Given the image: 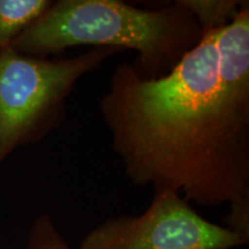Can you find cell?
<instances>
[{
  "instance_id": "obj_5",
  "label": "cell",
  "mask_w": 249,
  "mask_h": 249,
  "mask_svg": "<svg viewBox=\"0 0 249 249\" xmlns=\"http://www.w3.org/2000/svg\"><path fill=\"white\" fill-rule=\"evenodd\" d=\"M51 2L50 0H0V51L11 46Z\"/></svg>"
},
{
  "instance_id": "obj_1",
  "label": "cell",
  "mask_w": 249,
  "mask_h": 249,
  "mask_svg": "<svg viewBox=\"0 0 249 249\" xmlns=\"http://www.w3.org/2000/svg\"><path fill=\"white\" fill-rule=\"evenodd\" d=\"M99 110L134 185L227 203L226 227L249 239L248 1L166 75L144 80L118 65Z\"/></svg>"
},
{
  "instance_id": "obj_4",
  "label": "cell",
  "mask_w": 249,
  "mask_h": 249,
  "mask_svg": "<svg viewBox=\"0 0 249 249\" xmlns=\"http://www.w3.org/2000/svg\"><path fill=\"white\" fill-rule=\"evenodd\" d=\"M248 241L205 219L177 192L155 189L142 214L107 219L87 233L76 249H232Z\"/></svg>"
},
{
  "instance_id": "obj_2",
  "label": "cell",
  "mask_w": 249,
  "mask_h": 249,
  "mask_svg": "<svg viewBox=\"0 0 249 249\" xmlns=\"http://www.w3.org/2000/svg\"><path fill=\"white\" fill-rule=\"evenodd\" d=\"M202 29L180 0L143 9L120 0H58L12 43L20 53L50 58L74 46L132 50L144 80L170 73L200 43Z\"/></svg>"
},
{
  "instance_id": "obj_7",
  "label": "cell",
  "mask_w": 249,
  "mask_h": 249,
  "mask_svg": "<svg viewBox=\"0 0 249 249\" xmlns=\"http://www.w3.org/2000/svg\"><path fill=\"white\" fill-rule=\"evenodd\" d=\"M27 249H71L49 213L37 216L28 234Z\"/></svg>"
},
{
  "instance_id": "obj_3",
  "label": "cell",
  "mask_w": 249,
  "mask_h": 249,
  "mask_svg": "<svg viewBox=\"0 0 249 249\" xmlns=\"http://www.w3.org/2000/svg\"><path fill=\"white\" fill-rule=\"evenodd\" d=\"M120 52L95 48L71 58L0 51V166L18 148L42 141L66 118L76 83Z\"/></svg>"
},
{
  "instance_id": "obj_6",
  "label": "cell",
  "mask_w": 249,
  "mask_h": 249,
  "mask_svg": "<svg viewBox=\"0 0 249 249\" xmlns=\"http://www.w3.org/2000/svg\"><path fill=\"white\" fill-rule=\"evenodd\" d=\"M200 24L202 34L225 27L244 1L236 0H180Z\"/></svg>"
},
{
  "instance_id": "obj_8",
  "label": "cell",
  "mask_w": 249,
  "mask_h": 249,
  "mask_svg": "<svg viewBox=\"0 0 249 249\" xmlns=\"http://www.w3.org/2000/svg\"><path fill=\"white\" fill-rule=\"evenodd\" d=\"M0 249H1V248H0Z\"/></svg>"
}]
</instances>
